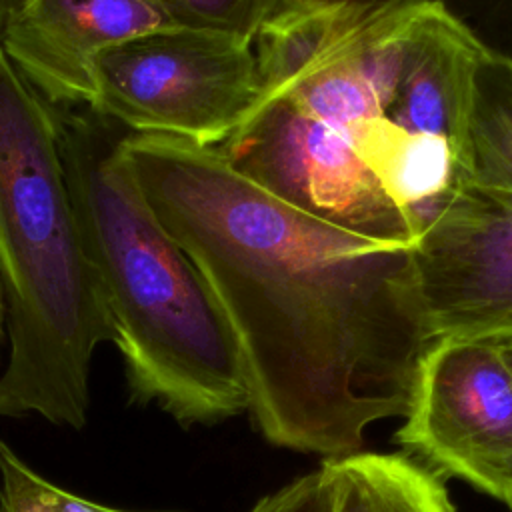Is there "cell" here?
<instances>
[{"mask_svg": "<svg viewBox=\"0 0 512 512\" xmlns=\"http://www.w3.org/2000/svg\"><path fill=\"white\" fill-rule=\"evenodd\" d=\"M0 416L82 428L90 362L116 326L72 204L54 110L0 52Z\"/></svg>", "mask_w": 512, "mask_h": 512, "instance_id": "3957f363", "label": "cell"}, {"mask_svg": "<svg viewBox=\"0 0 512 512\" xmlns=\"http://www.w3.org/2000/svg\"><path fill=\"white\" fill-rule=\"evenodd\" d=\"M506 506H508V510H510V512H512V500H510V502H508V504H506Z\"/></svg>", "mask_w": 512, "mask_h": 512, "instance_id": "ac0fdd59", "label": "cell"}, {"mask_svg": "<svg viewBox=\"0 0 512 512\" xmlns=\"http://www.w3.org/2000/svg\"><path fill=\"white\" fill-rule=\"evenodd\" d=\"M170 26L256 38L284 0H150Z\"/></svg>", "mask_w": 512, "mask_h": 512, "instance_id": "4fadbf2b", "label": "cell"}, {"mask_svg": "<svg viewBox=\"0 0 512 512\" xmlns=\"http://www.w3.org/2000/svg\"><path fill=\"white\" fill-rule=\"evenodd\" d=\"M470 154L476 184L512 192V56L488 44L474 76Z\"/></svg>", "mask_w": 512, "mask_h": 512, "instance_id": "8fae6325", "label": "cell"}, {"mask_svg": "<svg viewBox=\"0 0 512 512\" xmlns=\"http://www.w3.org/2000/svg\"><path fill=\"white\" fill-rule=\"evenodd\" d=\"M2 322H4V300H2V290H0V336H2Z\"/></svg>", "mask_w": 512, "mask_h": 512, "instance_id": "2e32d148", "label": "cell"}, {"mask_svg": "<svg viewBox=\"0 0 512 512\" xmlns=\"http://www.w3.org/2000/svg\"><path fill=\"white\" fill-rule=\"evenodd\" d=\"M418 2L284 0L254 38L258 100L284 98L344 140L410 234L472 178L468 158L420 138L408 116L402 60Z\"/></svg>", "mask_w": 512, "mask_h": 512, "instance_id": "277c9868", "label": "cell"}, {"mask_svg": "<svg viewBox=\"0 0 512 512\" xmlns=\"http://www.w3.org/2000/svg\"><path fill=\"white\" fill-rule=\"evenodd\" d=\"M258 96L252 40L170 26L100 56L92 108L134 134L216 148L232 136Z\"/></svg>", "mask_w": 512, "mask_h": 512, "instance_id": "5b68a950", "label": "cell"}, {"mask_svg": "<svg viewBox=\"0 0 512 512\" xmlns=\"http://www.w3.org/2000/svg\"><path fill=\"white\" fill-rule=\"evenodd\" d=\"M0 512H182V510H122L68 492L18 458L0 440Z\"/></svg>", "mask_w": 512, "mask_h": 512, "instance_id": "7c38bea8", "label": "cell"}, {"mask_svg": "<svg viewBox=\"0 0 512 512\" xmlns=\"http://www.w3.org/2000/svg\"><path fill=\"white\" fill-rule=\"evenodd\" d=\"M160 28L170 22L150 0H22L0 52L52 108L92 106L100 56Z\"/></svg>", "mask_w": 512, "mask_h": 512, "instance_id": "9c48e42d", "label": "cell"}, {"mask_svg": "<svg viewBox=\"0 0 512 512\" xmlns=\"http://www.w3.org/2000/svg\"><path fill=\"white\" fill-rule=\"evenodd\" d=\"M250 512H334L332 482L326 466L322 464L276 492L262 496Z\"/></svg>", "mask_w": 512, "mask_h": 512, "instance_id": "5bb4252c", "label": "cell"}, {"mask_svg": "<svg viewBox=\"0 0 512 512\" xmlns=\"http://www.w3.org/2000/svg\"><path fill=\"white\" fill-rule=\"evenodd\" d=\"M22 0H0V42H2V36H4V30L10 22V18L14 16L16 8L20 6Z\"/></svg>", "mask_w": 512, "mask_h": 512, "instance_id": "9a60e30c", "label": "cell"}, {"mask_svg": "<svg viewBox=\"0 0 512 512\" xmlns=\"http://www.w3.org/2000/svg\"><path fill=\"white\" fill-rule=\"evenodd\" d=\"M322 464L334 512H456L440 476L406 454L354 452Z\"/></svg>", "mask_w": 512, "mask_h": 512, "instance_id": "30bf717a", "label": "cell"}, {"mask_svg": "<svg viewBox=\"0 0 512 512\" xmlns=\"http://www.w3.org/2000/svg\"><path fill=\"white\" fill-rule=\"evenodd\" d=\"M122 156L226 312L268 442L342 458L406 416L432 346L404 284L410 244L314 218L208 146L128 132Z\"/></svg>", "mask_w": 512, "mask_h": 512, "instance_id": "6da1fadb", "label": "cell"}, {"mask_svg": "<svg viewBox=\"0 0 512 512\" xmlns=\"http://www.w3.org/2000/svg\"><path fill=\"white\" fill-rule=\"evenodd\" d=\"M404 284L432 344L512 348V192H458L408 248Z\"/></svg>", "mask_w": 512, "mask_h": 512, "instance_id": "8992f818", "label": "cell"}, {"mask_svg": "<svg viewBox=\"0 0 512 512\" xmlns=\"http://www.w3.org/2000/svg\"><path fill=\"white\" fill-rule=\"evenodd\" d=\"M214 150L244 178L314 218L378 240L414 244L358 154L284 98L258 100Z\"/></svg>", "mask_w": 512, "mask_h": 512, "instance_id": "ba28073f", "label": "cell"}, {"mask_svg": "<svg viewBox=\"0 0 512 512\" xmlns=\"http://www.w3.org/2000/svg\"><path fill=\"white\" fill-rule=\"evenodd\" d=\"M504 354H506V360H508V366L512 370V348H504Z\"/></svg>", "mask_w": 512, "mask_h": 512, "instance_id": "e0dca14e", "label": "cell"}, {"mask_svg": "<svg viewBox=\"0 0 512 512\" xmlns=\"http://www.w3.org/2000/svg\"><path fill=\"white\" fill-rule=\"evenodd\" d=\"M72 204L114 318L130 398L180 426L248 412L236 332L168 234L124 156L126 128L92 106L52 108Z\"/></svg>", "mask_w": 512, "mask_h": 512, "instance_id": "7a4b0ae2", "label": "cell"}, {"mask_svg": "<svg viewBox=\"0 0 512 512\" xmlns=\"http://www.w3.org/2000/svg\"><path fill=\"white\" fill-rule=\"evenodd\" d=\"M394 440L430 472L512 500V370L504 348L438 340L422 356Z\"/></svg>", "mask_w": 512, "mask_h": 512, "instance_id": "52a82bcc", "label": "cell"}]
</instances>
